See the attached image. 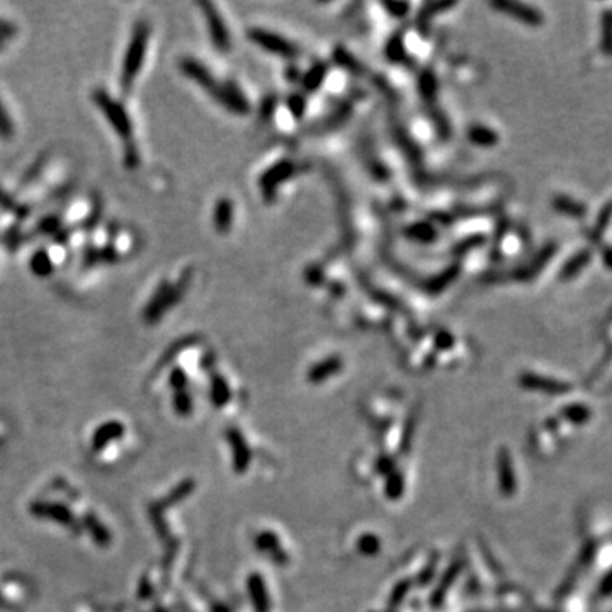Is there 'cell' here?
Listing matches in <instances>:
<instances>
[{
  "mask_svg": "<svg viewBox=\"0 0 612 612\" xmlns=\"http://www.w3.org/2000/svg\"><path fill=\"white\" fill-rule=\"evenodd\" d=\"M208 19H210L211 26V34H213L215 45L219 48H226L228 45V34L225 26H223L222 19L218 15H215V12H208Z\"/></svg>",
  "mask_w": 612,
  "mask_h": 612,
  "instance_id": "52a82bcc",
  "label": "cell"
},
{
  "mask_svg": "<svg viewBox=\"0 0 612 612\" xmlns=\"http://www.w3.org/2000/svg\"><path fill=\"white\" fill-rule=\"evenodd\" d=\"M601 48L606 55H612V11H606L602 14Z\"/></svg>",
  "mask_w": 612,
  "mask_h": 612,
  "instance_id": "ba28073f",
  "label": "cell"
},
{
  "mask_svg": "<svg viewBox=\"0 0 612 612\" xmlns=\"http://www.w3.org/2000/svg\"><path fill=\"white\" fill-rule=\"evenodd\" d=\"M250 36L257 45H261L269 51H274L278 55H283V57H293L296 53L293 45H290V43L284 41L283 38H279L276 34L266 33V31H254V33H250Z\"/></svg>",
  "mask_w": 612,
  "mask_h": 612,
  "instance_id": "7a4b0ae2",
  "label": "cell"
},
{
  "mask_svg": "<svg viewBox=\"0 0 612 612\" xmlns=\"http://www.w3.org/2000/svg\"><path fill=\"white\" fill-rule=\"evenodd\" d=\"M602 261L606 264V267L612 269V245L602 247Z\"/></svg>",
  "mask_w": 612,
  "mask_h": 612,
  "instance_id": "7c38bea8",
  "label": "cell"
},
{
  "mask_svg": "<svg viewBox=\"0 0 612 612\" xmlns=\"http://www.w3.org/2000/svg\"><path fill=\"white\" fill-rule=\"evenodd\" d=\"M555 252H556V245H555V243H550V245L544 247V249H543L541 252H539L538 255H536L534 261L531 262L529 266H527L526 269L522 271L521 278H522V279H531V278H534V276L538 274V272L541 271L543 267L546 266L548 262H550V259L553 257Z\"/></svg>",
  "mask_w": 612,
  "mask_h": 612,
  "instance_id": "8992f818",
  "label": "cell"
},
{
  "mask_svg": "<svg viewBox=\"0 0 612 612\" xmlns=\"http://www.w3.org/2000/svg\"><path fill=\"white\" fill-rule=\"evenodd\" d=\"M494 7L495 9L505 12V14L510 15V18L519 19L521 22L529 24V26H539V24L543 22L541 12H539L538 9H534V7L526 6V4L502 0V2H495Z\"/></svg>",
  "mask_w": 612,
  "mask_h": 612,
  "instance_id": "6da1fadb",
  "label": "cell"
},
{
  "mask_svg": "<svg viewBox=\"0 0 612 612\" xmlns=\"http://www.w3.org/2000/svg\"><path fill=\"white\" fill-rule=\"evenodd\" d=\"M592 255L594 254H592L590 249H582L575 255H571V257L563 264L562 271H559V279H562V281H570V279L577 278L583 267H587L590 264Z\"/></svg>",
  "mask_w": 612,
  "mask_h": 612,
  "instance_id": "3957f363",
  "label": "cell"
},
{
  "mask_svg": "<svg viewBox=\"0 0 612 612\" xmlns=\"http://www.w3.org/2000/svg\"><path fill=\"white\" fill-rule=\"evenodd\" d=\"M290 170H291L290 163H286V165H278L276 169H272L269 174H267V175H274V179H264V186H266L267 189H271V187H274L279 181H283L284 177H287Z\"/></svg>",
  "mask_w": 612,
  "mask_h": 612,
  "instance_id": "30bf717a",
  "label": "cell"
},
{
  "mask_svg": "<svg viewBox=\"0 0 612 612\" xmlns=\"http://www.w3.org/2000/svg\"><path fill=\"white\" fill-rule=\"evenodd\" d=\"M218 216H222V218H219V226L222 228H226L228 226V219L225 218V216H230V204L228 203H222V206L218 208V213H216V218H218Z\"/></svg>",
  "mask_w": 612,
  "mask_h": 612,
  "instance_id": "8fae6325",
  "label": "cell"
},
{
  "mask_svg": "<svg viewBox=\"0 0 612 612\" xmlns=\"http://www.w3.org/2000/svg\"><path fill=\"white\" fill-rule=\"evenodd\" d=\"M553 208L559 213L571 216V218H583L587 215V206L583 203L577 201V199H571L568 196H556L553 199Z\"/></svg>",
  "mask_w": 612,
  "mask_h": 612,
  "instance_id": "277c9868",
  "label": "cell"
},
{
  "mask_svg": "<svg viewBox=\"0 0 612 612\" xmlns=\"http://www.w3.org/2000/svg\"><path fill=\"white\" fill-rule=\"evenodd\" d=\"M612 222V201L604 204V208L601 211H599L597 219H595L594 226H592V230L589 231V238L594 243H601L602 242V235L606 233L607 226L611 225Z\"/></svg>",
  "mask_w": 612,
  "mask_h": 612,
  "instance_id": "5b68a950",
  "label": "cell"
},
{
  "mask_svg": "<svg viewBox=\"0 0 612 612\" xmlns=\"http://www.w3.org/2000/svg\"><path fill=\"white\" fill-rule=\"evenodd\" d=\"M470 136L473 142L478 143V145H485V147L495 145V143L498 142L497 133L491 130H488V128H483V126L473 128V130L470 131Z\"/></svg>",
  "mask_w": 612,
  "mask_h": 612,
  "instance_id": "9c48e42d",
  "label": "cell"
}]
</instances>
